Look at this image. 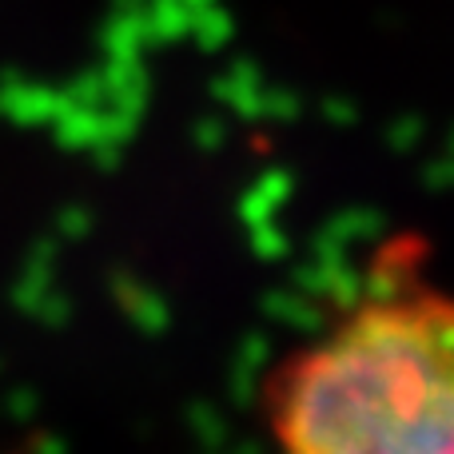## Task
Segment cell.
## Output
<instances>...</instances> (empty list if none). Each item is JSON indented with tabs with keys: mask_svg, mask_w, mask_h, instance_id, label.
I'll return each instance as SVG.
<instances>
[{
	"mask_svg": "<svg viewBox=\"0 0 454 454\" xmlns=\"http://www.w3.org/2000/svg\"><path fill=\"white\" fill-rule=\"evenodd\" d=\"M275 454H454V287L379 263L271 379Z\"/></svg>",
	"mask_w": 454,
	"mask_h": 454,
	"instance_id": "obj_1",
	"label": "cell"
}]
</instances>
